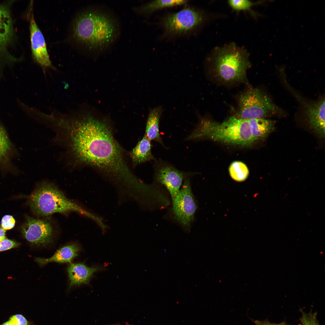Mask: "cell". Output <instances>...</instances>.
I'll return each instance as SVG.
<instances>
[{"label":"cell","mask_w":325,"mask_h":325,"mask_svg":"<svg viewBox=\"0 0 325 325\" xmlns=\"http://www.w3.org/2000/svg\"><path fill=\"white\" fill-rule=\"evenodd\" d=\"M101 269L99 267L90 268L82 263L71 264L67 269L70 281L69 288L82 284H89L90 279L93 274Z\"/></svg>","instance_id":"4fadbf2b"},{"label":"cell","mask_w":325,"mask_h":325,"mask_svg":"<svg viewBox=\"0 0 325 325\" xmlns=\"http://www.w3.org/2000/svg\"><path fill=\"white\" fill-rule=\"evenodd\" d=\"M48 216L36 218L26 216L22 226L23 237L32 244L44 246L53 241L54 228L53 222Z\"/></svg>","instance_id":"ba28073f"},{"label":"cell","mask_w":325,"mask_h":325,"mask_svg":"<svg viewBox=\"0 0 325 325\" xmlns=\"http://www.w3.org/2000/svg\"><path fill=\"white\" fill-rule=\"evenodd\" d=\"M163 112L161 106L151 109L147 121L145 135L151 141H156L163 145L159 132V122Z\"/></svg>","instance_id":"2e32d148"},{"label":"cell","mask_w":325,"mask_h":325,"mask_svg":"<svg viewBox=\"0 0 325 325\" xmlns=\"http://www.w3.org/2000/svg\"><path fill=\"white\" fill-rule=\"evenodd\" d=\"M228 3L233 10L237 11L249 10L252 6L256 4L246 0H231L228 1Z\"/></svg>","instance_id":"7402d4cb"},{"label":"cell","mask_w":325,"mask_h":325,"mask_svg":"<svg viewBox=\"0 0 325 325\" xmlns=\"http://www.w3.org/2000/svg\"><path fill=\"white\" fill-rule=\"evenodd\" d=\"M213 53L212 70L215 78L225 84L246 82L251 65L245 49L232 43L217 48Z\"/></svg>","instance_id":"277c9868"},{"label":"cell","mask_w":325,"mask_h":325,"mask_svg":"<svg viewBox=\"0 0 325 325\" xmlns=\"http://www.w3.org/2000/svg\"><path fill=\"white\" fill-rule=\"evenodd\" d=\"M0 325H14V324L8 320L0 324Z\"/></svg>","instance_id":"f1b7e54d"},{"label":"cell","mask_w":325,"mask_h":325,"mask_svg":"<svg viewBox=\"0 0 325 325\" xmlns=\"http://www.w3.org/2000/svg\"><path fill=\"white\" fill-rule=\"evenodd\" d=\"M229 171L231 178L238 182L245 181L249 174V169L246 166L239 161L233 162L229 166Z\"/></svg>","instance_id":"ffe728a7"},{"label":"cell","mask_w":325,"mask_h":325,"mask_svg":"<svg viewBox=\"0 0 325 325\" xmlns=\"http://www.w3.org/2000/svg\"><path fill=\"white\" fill-rule=\"evenodd\" d=\"M18 245V244L15 242L5 239L0 242V252L16 247Z\"/></svg>","instance_id":"484cf974"},{"label":"cell","mask_w":325,"mask_h":325,"mask_svg":"<svg viewBox=\"0 0 325 325\" xmlns=\"http://www.w3.org/2000/svg\"><path fill=\"white\" fill-rule=\"evenodd\" d=\"M15 221L13 217L10 215H5L2 218L1 224L2 228L7 230L12 228L14 226Z\"/></svg>","instance_id":"d4e9b609"},{"label":"cell","mask_w":325,"mask_h":325,"mask_svg":"<svg viewBox=\"0 0 325 325\" xmlns=\"http://www.w3.org/2000/svg\"><path fill=\"white\" fill-rule=\"evenodd\" d=\"M79 250V248L76 244L68 245L57 250L50 258H36L35 260L41 266L51 262L70 263L78 256Z\"/></svg>","instance_id":"5bb4252c"},{"label":"cell","mask_w":325,"mask_h":325,"mask_svg":"<svg viewBox=\"0 0 325 325\" xmlns=\"http://www.w3.org/2000/svg\"><path fill=\"white\" fill-rule=\"evenodd\" d=\"M302 316L300 318L301 325H319L317 318V313L311 311L308 312L300 310Z\"/></svg>","instance_id":"603a6c76"},{"label":"cell","mask_w":325,"mask_h":325,"mask_svg":"<svg viewBox=\"0 0 325 325\" xmlns=\"http://www.w3.org/2000/svg\"><path fill=\"white\" fill-rule=\"evenodd\" d=\"M251 133L256 141L266 138L274 130L275 121L265 118L249 119Z\"/></svg>","instance_id":"e0dca14e"},{"label":"cell","mask_w":325,"mask_h":325,"mask_svg":"<svg viewBox=\"0 0 325 325\" xmlns=\"http://www.w3.org/2000/svg\"><path fill=\"white\" fill-rule=\"evenodd\" d=\"M11 146L5 130L0 125V161L6 157L10 150Z\"/></svg>","instance_id":"44dd1931"},{"label":"cell","mask_w":325,"mask_h":325,"mask_svg":"<svg viewBox=\"0 0 325 325\" xmlns=\"http://www.w3.org/2000/svg\"><path fill=\"white\" fill-rule=\"evenodd\" d=\"M238 101V110L234 116L239 119L265 118L285 113L269 97L257 88L251 87L246 90L239 96Z\"/></svg>","instance_id":"8992f818"},{"label":"cell","mask_w":325,"mask_h":325,"mask_svg":"<svg viewBox=\"0 0 325 325\" xmlns=\"http://www.w3.org/2000/svg\"><path fill=\"white\" fill-rule=\"evenodd\" d=\"M174 215L183 228L188 230L194 220L197 206L192 193L190 181L186 179L172 202Z\"/></svg>","instance_id":"9c48e42d"},{"label":"cell","mask_w":325,"mask_h":325,"mask_svg":"<svg viewBox=\"0 0 325 325\" xmlns=\"http://www.w3.org/2000/svg\"><path fill=\"white\" fill-rule=\"evenodd\" d=\"M202 13L193 8H186L165 17L162 24L166 32L181 34L193 30L202 22Z\"/></svg>","instance_id":"52a82bcc"},{"label":"cell","mask_w":325,"mask_h":325,"mask_svg":"<svg viewBox=\"0 0 325 325\" xmlns=\"http://www.w3.org/2000/svg\"><path fill=\"white\" fill-rule=\"evenodd\" d=\"M32 2L29 11V28L31 48L33 58L42 68L46 76V70L48 68L56 70L53 66L47 49L44 36L35 20Z\"/></svg>","instance_id":"30bf717a"},{"label":"cell","mask_w":325,"mask_h":325,"mask_svg":"<svg viewBox=\"0 0 325 325\" xmlns=\"http://www.w3.org/2000/svg\"><path fill=\"white\" fill-rule=\"evenodd\" d=\"M254 322L256 325H286V323L284 321L279 323H271L268 320H255L254 321Z\"/></svg>","instance_id":"4316f807"},{"label":"cell","mask_w":325,"mask_h":325,"mask_svg":"<svg viewBox=\"0 0 325 325\" xmlns=\"http://www.w3.org/2000/svg\"><path fill=\"white\" fill-rule=\"evenodd\" d=\"M5 231L2 228H0V242L5 239Z\"/></svg>","instance_id":"83f0119b"},{"label":"cell","mask_w":325,"mask_h":325,"mask_svg":"<svg viewBox=\"0 0 325 325\" xmlns=\"http://www.w3.org/2000/svg\"><path fill=\"white\" fill-rule=\"evenodd\" d=\"M325 99L322 98L314 103L307 104L306 113L309 126L321 137H325Z\"/></svg>","instance_id":"7c38bea8"},{"label":"cell","mask_w":325,"mask_h":325,"mask_svg":"<svg viewBox=\"0 0 325 325\" xmlns=\"http://www.w3.org/2000/svg\"><path fill=\"white\" fill-rule=\"evenodd\" d=\"M203 138L243 147L251 146L255 142L251 133L249 119H239L234 116L221 123L206 118H200L187 140Z\"/></svg>","instance_id":"3957f363"},{"label":"cell","mask_w":325,"mask_h":325,"mask_svg":"<svg viewBox=\"0 0 325 325\" xmlns=\"http://www.w3.org/2000/svg\"><path fill=\"white\" fill-rule=\"evenodd\" d=\"M11 17L7 9L0 5V51L7 46L12 35Z\"/></svg>","instance_id":"d6986e66"},{"label":"cell","mask_w":325,"mask_h":325,"mask_svg":"<svg viewBox=\"0 0 325 325\" xmlns=\"http://www.w3.org/2000/svg\"><path fill=\"white\" fill-rule=\"evenodd\" d=\"M60 135L78 163L91 166L108 176L130 182L138 181L128 165L122 148L106 122L79 113L64 123Z\"/></svg>","instance_id":"6da1fadb"},{"label":"cell","mask_w":325,"mask_h":325,"mask_svg":"<svg viewBox=\"0 0 325 325\" xmlns=\"http://www.w3.org/2000/svg\"><path fill=\"white\" fill-rule=\"evenodd\" d=\"M157 164L155 171V179L158 183L166 188L172 202L179 190L185 174L168 164L163 162Z\"/></svg>","instance_id":"8fae6325"},{"label":"cell","mask_w":325,"mask_h":325,"mask_svg":"<svg viewBox=\"0 0 325 325\" xmlns=\"http://www.w3.org/2000/svg\"><path fill=\"white\" fill-rule=\"evenodd\" d=\"M8 320L14 325H35L32 321L28 320L23 315L20 314L11 315Z\"/></svg>","instance_id":"cb8c5ba5"},{"label":"cell","mask_w":325,"mask_h":325,"mask_svg":"<svg viewBox=\"0 0 325 325\" xmlns=\"http://www.w3.org/2000/svg\"><path fill=\"white\" fill-rule=\"evenodd\" d=\"M150 141L145 135L135 147L129 152L133 166L154 159L151 152Z\"/></svg>","instance_id":"9a60e30c"},{"label":"cell","mask_w":325,"mask_h":325,"mask_svg":"<svg viewBox=\"0 0 325 325\" xmlns=\"http://www.w3.org/2000/svg\"><path fill=\"white\" fill-rule=\"evenodd\" d=\"M29 200L32 211L39 217H47L56 213H65L72 211L92 217L51 183L45 182L39 184Z\"/></svg>","instance_id":"5b68a950"},{"label":"cell","mask_w":325,"mask_h":325,"mask_svg":"<svg viewBox=\"0 0 325 325\" xmlns=\"http://www.w3.org/2000/svg\"><path fill=\"white\" fill-rule=\"evenodd\" d=\"M187 2L184 0H155L132 7V9L138 14L144 15L165 8L182 5Z\"/></svg>","instance_id":"ac0fdd59"},{"label":"cell","mask_w":325,"mask_h":325,"mask_svg":"<svg viewBox=\"0 0 325 325\" xmlns=\"http://www.w3.org/2000/svg\"><path fill=\"white\" fill-rule=\"evenodd\" d=\"M72 35L77 42L89 51L99 54L113 45L120 33V26L113 13L103 8L93 7L75 19Z\"/></svg>","instance_id":"7a4b0ae2"}]
</instances>
